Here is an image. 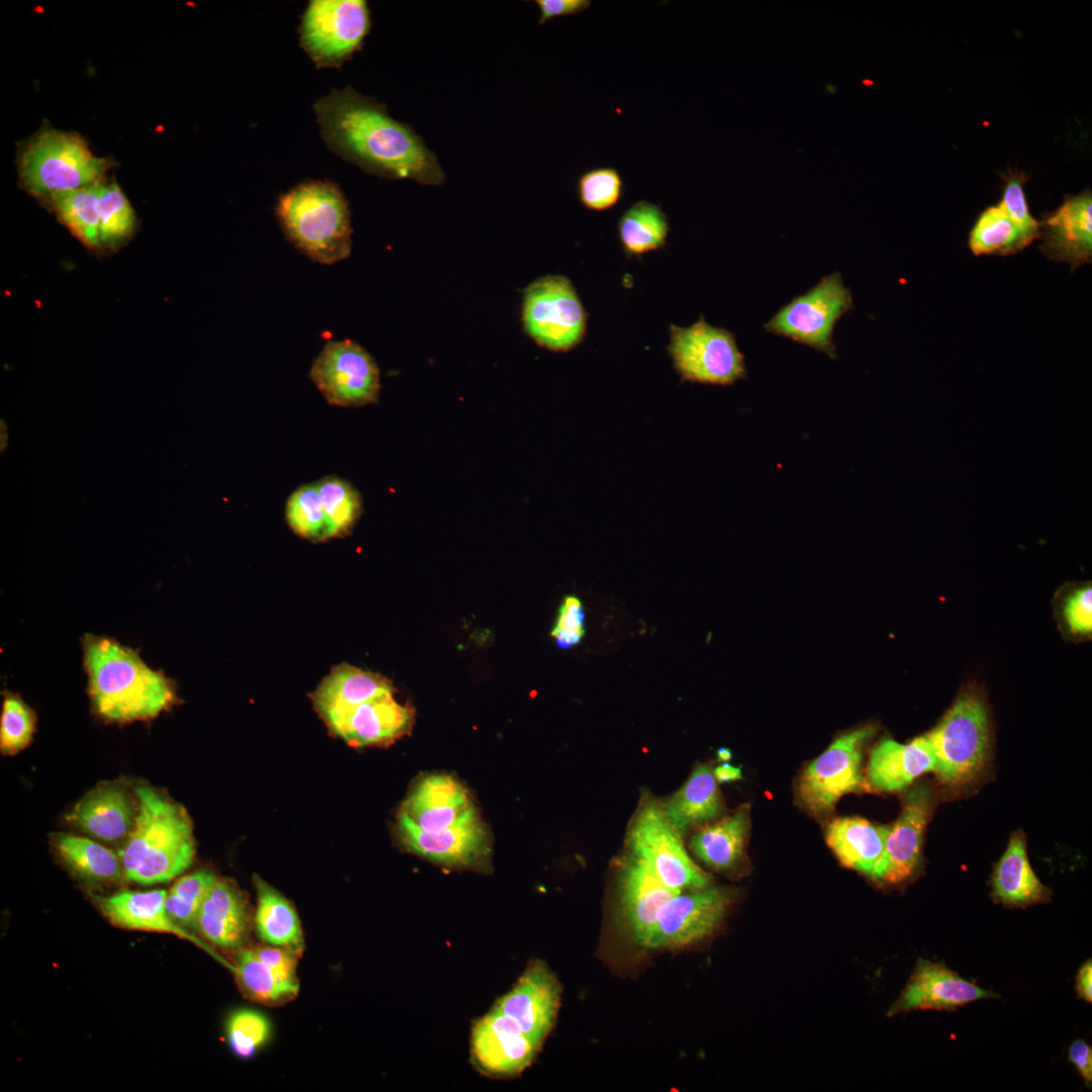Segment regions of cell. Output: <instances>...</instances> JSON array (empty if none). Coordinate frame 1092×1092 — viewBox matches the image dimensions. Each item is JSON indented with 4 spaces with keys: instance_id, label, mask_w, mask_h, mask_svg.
<instances>
[{
    "instance_id": "obj_54",
    "label": "cell",
    "mask_w": 1092,
    "mask_h": 1092,
    "mask_svg": "<svg viewBox=\"0 0 1092 1092\" xmlns=\"http://www.w3.org/2000/svg\"><path fill=\"white\" fill-rule=\"evenodd\" d=\"M717 783L733 782L741 779V770L728 762H723L713 770Z\"/></svg>"
},
{
    "instance_id": "obj_47",
    "label": "cell",
    "mask_w": 1092,
    "mask_h": 1092,
    "mask_svg": "<svg viewBox=\"0 0 1092 1092\" xmlns=\"http://www.w3.org/2000/svg\"><path fill=\"white\" fill-rule=\"evenodd\" d=\"M258 958L269 966L283 981L299 986L297 980V960L299 954L280 946L270 944L253 947Z\"/></svg>"
},
{
    "instance_id": "obj_21",
    "label": "cell",
    "mask_w": 1092,
    "mask_h": 1092,
    "mask_svg": "<svg viewBox=\"0 0 1092 1092\" xmlns=\"http://www.w3.org/2000/svg\"><path fill=\"white\" fill-rule=\"evenodd\" d=\"M559 1000L557 979L543 963L534 962L494 1007L515 1019L527 1035L542 1042L555 1022Z\"/></svg>"
},
{
    "instance_id": "obj_45",
    "label": "cell",
    "mask_w": 1092,
    "mask_h": 1092,
    "mask_svg": "<svg viewBox=\"0 0 1092 1092\" xmlns=\"http://www.w3.org/2000/svg\"><path fill=\"white\" fill-rule=\"evenodd\" d=\"M134 224L133 210L116 184L103 186L99 201V239L116 243L128 236Z\"/></svg>"
},
{
    "instance_id": "obj_2",
    "label": "cell",
    "mask_w": 1092,
    "mask_h": 1092,
    "mask_svg": "<svg viewBox=\"0 0 1092 1092\" xmlns=\"http://www.w3.org/2000/svg\"><path fill=\"white\" fill-rule=\"evenodd\" d=\"M88 694L94 711L112 722L149 720L176 701L174 682L153 670L138 651L96 635L83 639Z\"/></svg>"
},
{
    "instance_id": "obj_24",
    "label": "cell",
    "mask_w": 1092,
    "mask_h": 1092,
    "mask_svg": "<svg viewBox=\"0 0 1092 1092\" xmlns=\"http://www.w3.org/2000/svg\"><path fill=\"white\" fill-rule=\"evenodd\" d=\"M1039 225L1040 251L1051 260L1066 262L1071 270L1092 259V197L1088 191L1072 196Z\"/></svg>"
},
{
    "instance_id": "obj_39",
    "label": "cell",
    "mask_w": 1092,
    "mask_h": 1092,
    "mask_svg": "<svg viewBox=\"0 0 1092 1092\" xmlns=\"http://www.w3.org/2000/svg\"><path fill=\"white\" fill-rule=\"evenodd\" d=\"M327 520L328 537L348 534L362 512L359 492L348 481L328 476L316 482Z\"/></svg>"
},
{
    "instance_id": "obj_20",
    "label": "cell",
    "mask_w": 1092,
    "mask_h": 1092,
    "mask_svg": "<svg viewBox=\"0 0 1092 1092\" xmlns=\"http://www.w3.org/2000/svg\"><path fill=\"white\" fill-rule=\"evenodd\" d=\"M399 814L424 831L438 832L462 823L477 811L467 790L457 780L433 774L414 786Z\"/></svg>"
},
{
    "instance_id": "obj_15",
    "label": "cell",
    "mask_w": 1092,
    "mask_h": 1092,
    "mask_svg": "<svg viewBox=\"0 0 1092 1092\" xmlns=\"http://www.w3.org/2000/svg\"><path fill=\"white\" fill-rule=\"evenodd\" d=\"M397 834L407 850L445 867L484 870L489 861L490 837L478 814L438 832L424 831L399 814Z\"/></svg>"
},
{
    "instance_id": "obj_4",
    "label": "cell",
    "mask_w": 1092,
    "mask_h": 1092,
    "mask_svg": "<svg viewBox=\"0 0 1092 1092\" xmlns=\"http://www.w3.org/2000/svg\"><path fill=\"white\" fill-rule=\"evenodd\" d=\"M276 214L286 238L309 259L331 265L349 256V206L334 183H299L279 197Z\"/></svg>"
},
{
    "instance_id": "obj_36",
    "label": "cell",
    "mask_w": 1092,
    "mask_h": 1092,
    "mask_svg": "<svg viewBox=\"0 0 1092 1092\" xmlns=\"http://www.w3.org/2000/svg\"><path fill=\"white\" fill-rule=\"evenodd\" d=\"M234 975L244 995L255 1002L278 1005L296 997L299 986L283 981L262 962L253 947H241Z\"/></svg>"
},
{
    "instance_id": "obj_9",
    "label": "cell",
    "mask_w": 1092,
    "mask_h": 1092,
    "mask_svg": "<svg viewBox=\"0 0 1092 1092\" xmlns=\"http://www.w3.org/2000/svg\"><path fill=\"white\" fill-rule=\"evenodd\" d=\"M371 29L364 0H312L299 26L300 46L317 68H339L361 50Z\"/></svg>"
},
{
    "instance_id": "obj_51",
    "label": "cell",
    "mask_w": 1092,
    "mask_h": 1092,
    "mask_svg": "<svg viewBox=\"0 0 1092 1092\" xmlns=\"http://www.w3.org/2000/svg\"><path fill=\"white\" fill-rule=\"evenodd\" d=\"M1069 1060L1076 1067L1087 1087L1092 1084V1050L1083 1039H1077L1069 1048Z\"/></svg>"
},
{
    "instance_id": "obj_19",
    "label": "cell",
    "mask_w": 1092,
    "mask_h": 1092,
    "mask_svg": "<svg viewBox=\"0 0 1092 1092\" xmlns=\"http://www.w3.org/2000/svg\"><path fill=\"white\" fill-rule=\"evenodd\" d=\"M415 713L385 694L326 721L329 729L354 747L385 745L407 734Z\"/></svg>"
},
{
    "instance_id": "obj_37",
    "label": "cell",
    "mask_w": 1092,
    "mask_h": 1092,
    "mask_svg": "<svg viewBox=\"0 0 1092 1092\" xmlns=\"http://www.w3.org/2000/svg\"><path fill=\"white\" fill-rule=\"evenodd\" d=\"M1032 242L998 204L981 213L970 233L968 244L976 256H1008L1018 253Z\"/></svg>"
},
{
    "instance_id": "obj_50",
    "label": "cell",
    "mask_w": 1092,
    "mask_h": 1092,
    "mask_svg": "<svg viewBox=\"0 0 1092 1092\" xmlns=\"http://www.w3.org/2000/svg\"><path fill=\"white\" fill-rule=\"evenodd\" d=\"M584 613L580 601L572 596L566 597L559 610L558 619L553 629L575 630L584 633Z\"/></svg>"
},
{
    "instance_id": "obj_10",
    "label": "cell",
    "mask_w": 1092,
    "mask_h": 1092,
    "mask_svg": "<svg viewBox=\"0 0 1092 1092\" xmlns=\"http://www.w3.org/2000/svg\"><path fill=\"white\" fill-rule=\"evenodd\" d=\"M875 728L867 725L843 733L804 769L797 793L811 814L832 812L846 794L868 791L861 772L863 748Z\"/></svg>"
},
{
    "instance_id": "obj_27",
    "label": "cell",
    "mask_w": 1092,
    "mask_h": 1092,
    "mask_svg": "<svg viewBox=\"0 0 1092 1092\" xmlns=\"http://www.w3.org/2000/svg\"><path fill=\"white\" fill-rule=\"evenodd\" d=\"M750 829V806L743 804L732 814L698 827L690 839L693 853L710 869L728 876L746 870V844Z\"/></svg>"
},
{
    "instance_id": "obj_35",
    "label": "cell",
    "mask_w": 1092,
    "mask_h": 1092,
    "mask_svg": "<svg viewBox=\"0 0 1092 1092\" xmlns=\"http://www.w3.org/2000/svg\"><path fill=\"white\" fill-rule=\"evenodd\" d=\"M618 232L625 251L630 255H641L664 246L669 224L658 205L640 200L621 215Z\"/></svg>"
},
{
    "instance_id": "obj_55",
    "label": "cell",
    "mask_w": 1092,
    "mask_h": 1092,
    "mask_svg": "<svg viewBox=\"0 0 1092 1092\" xmlns=\"http://www.w3.org/2000/svg\"><path fill=\"white\" fill-rule=\"evenodd\" d=\"M718 757L721 761L727 762L731 758V752L727 748H720L718 750Z\"/></svg>"
},
{
    "instance_id": "obj_48",
    "label": "cell",
    "mask_w": 1092,
    "mask_h": 1092,
    "mask_svg": "<svg viewBox=\"0 0 1092 1092\" xmlns=\"http://www.w3.org/2000/svg\"><path fill=\"white\" fill-rule=\"evenodd\" d=\"M1065 616L1070 628L1081 634L1092 630V589L1086 586L1076 590L1066 602Z\"/></svg>"
},
{
    "instance_id": "obj_33",
    "label": "cell",
    "mask_w": 1092,
    "mask_h": 1092,
    "mask_svg": "<svg viewBox=\"0 0 1092 1092\" xmlns=\"http://www.w3.org/2000/svg\"><path fill=\"white\" fill-rule=\"evenodd\" d=\"M254 885L257 891L254 924L258 936L267 944L300 956L304 947L303 932L293 905L260 877H254Z\"/></svg>"
},
{
    "instance_id": "obj_1",
    "label": "cell",
    "mask_w": 1092,
    "mask_h": 1092,
    "mask_svg": "<svg viewBox=\"0 0 1092 1092\" xmlns=\"http://www.w3.org/2000/svg\"><path fill=\"white\" fill-rule=\"evenodd\" d=\"M313 110L328 148L365 172L426 185L444 182L437 156L423 139L375 99L347 86L318 99Z\"/></svg>"
},
{
    "instance_id": "obj_13",
    "label": "cell",
    "mask_w": 1092,
    "mask_h": 1092,
    "mask_svg": "<svg viewBox=\"0 0 1092 1092\" xmlns=\"http://www.w3.org/2000/svg\"><path fill=\"white\" fill-rule=\"evenodd\" d=\"M727 887L682 891L662 907L642 945L649 948H676L698 942L715 932L734 902Z\"/></svg>"
},
{
    "instance_id": "obj_43",
    "label": "cell",
    "mask_w": 1092,
    "mask_h": 1092,
    "mask_svg": "<svg viewBox=\"0 0 1092 1092\" xmlns=\"http://www.w3.org/2000/svg\"><path fill=\"white\" fill-rule=\"evenodd\" d=\"M623 179L617 169L600 167L584 172L577 181L580 203L592 211H606L623 196Z\"/></svg>"
},
{
    "instance_id": "obj_6",
    "label": "cell",
    "mask_w": 1092,
    "mask_h": 1092,
    "mask_svg": "<svg viewBox=\"0 0 1092 1092\" xmlns=\"http://www.w3.org/2000/svg\"><path fill=\"white\" fill-rule=\"evenodd\" d=\"M628 852L645 862L668 888L682 892L708 887L709 874L690 857L682 834L665 814L661 802L642 794L627 829Z\"/></svg>"
},
{
    "instance_id": "obj_26",
    "label": "cell",
    "mask_w": 1092,
    "mask_h": 1092,
    "mask_svg": "<svg viewBox=\"0 0 1092 1092\" xmlns=\"http://www.w3.org/2000/svg\"><path fill=\"white\" fill-rule=\"evenodd\" d=\"M252 926L249 902L231 881L216 879L204 897L196 917L195 929L209 942L220 947H243Z\"/></svg>"
},
{
    "instance_id": "obj_49",
    "label": "cell",
    "mask_w": 1092,
    "mask_h": 1092,
    "mask_svg": "<svg viewBox=\"0 0 1092 1092\" xmlns=\"http://www.w3.org/2000/svg\"><path fill=\"white\" fill-rule=\"evenodd\" d=\"M539 9V24L555 17L574 15L590 7L589 0H535Z\"/></svg>"
},
{
    "instance_id": "obj_30",
    "label": "cell",
    "mask_w": 1092,
    "mask_h": 1092,
    "mask_svg": "<svg viewBox=\"0 0 1092 1092\" xmlns=\"http://www.w3.org/2000/svg\"><path fill=\"white\" fill-rule=\"evenodd\" d=\"M992 896L1006 906L1027 907L1049 901L1051 892L1034 874L1026 853L1025 836L1011 834L992 874Z\"/></svg>"
},
{
    "instance_id": "obj_40",
    "label": "cell",
    "mask_w": 1092,
    "mask_h": 1092,
    "mask_svg": "<svg viewBox=\"0 0 1092 1092\" xmlns=\"http://www.w3.org/2000/svg\"><path fill=\"white\" fill-rule=\"evenodd\" d=\"M216 879L208 870L180 878L167 892L166 908L170 917L185 929H195L199 907Z\"/></svg>"
},
{
    "instance_id": "obj_18",
    "label": "cell",
    "mask_w": 1092,
    "mask_h": 1092,
    "mask_svg": "<svg viewBox=\"0 0 1092 1092\" xmlns=\"http://www.w3.org/2000/svg\"><path fill=\"white\" fill-rule=\"evenodd\" d=\"M998 997L941 963L919 959L907 985L887 1015L913 1010L949 1011L977 1000Z\"/></svg>"
},
{
    "instance_id": "obj_32",
    "label": "cell",
    "mask_w": 1092,
    "mask_h": 1092,
    "mask_svg": "<svg viewBox=\"0 0 1092 1092\" xmlns=\"http://www.w3.org/2000/svg\"><path fill=\"white\" fill-rule=\"evenodd\" d=\"M889 827L859 817L832 820L826 828V842L846 868L874 879L883 859Z\"/></svg>"
},
{
    "instance_id": "obj_28",
    "label": "cell",
    "mask_w": 1092,
    "mask_h": 1092,
    "mask_svg": "<svg viewBox=\"0 0 1092 1092\" xmlns=\"http://www.w3.org/2000/svg\"><path fill=\"white\" fill-rule=\"evenodd\" d=\"M138 812L125 790L117 785H103L83 797L67 816L82 831L104 841L128 837Z\"/></svg>"
},
{
    "instance_id": "obj_8",
    "label": "cell",
    "mask_w": 1092,
    "mask_h": 1092,
    "mask_svg": "<svg viewBox=\"0 0 1092 1092\" xmlns=\"http://www.w3.org/2000/svg\"><path fill=\"white\" fill-rule=\"evenodd\" d=\"M853 308L852 295L841 274L833 272L810 290L794 297L763 325L766 332L837 358L832 337L838 320Z\"/></svg>"
},
{
    "instance_id": "obj_53",
    "label": "cell",
    "mask_w": 1092,
    "mask_h": 1092,
    "mask_svg": "<svg viewBox=\"0 0 1092 1092\" xmlns=\"http://www.w3.org/2000/svg\"><path fill=\"white\" fill-rule=\"evenodd\" d=\"M584 633L575 630H557L552 629L551 636L556 639V643L560 648H568L577 644L582 638Z\"/></svg>"
},
{
    "instance_id": "obj_16",
    "label": "cell",
    "mask_w": 1092,
    "mask_h": 1092,
    "mask_svg": "<svg viewBox=\"0 0 1092 1092\" xmlns=\"http://www.w3.org/2000/svg\"><path fill=\"white\" fill-rule=\"evenodd\" d=\"M934 805L931 790L916 785L903 796L902 810L889 827L883 859L874 880L900 884L910 879L918 869L926 825Z\"/></svg>"
},
{
    "instance_id": "obj_44",
    "label": "cell",
    "mask_w": 1092,
    "mask_h": 1092,
    "mask_svg": "<svg viewBox=\"0 0 1092 1092\" xmlns=\"http://www.w3.org/2000/svg\"><path fill=\"white\" fill-rule=\"evenodd\" d=\"M270 1022L260 1012L241 1009L226 1022V1036L232 1051L241 1058L252 1057L269 1038Z\"/></svg>"
},
{
    "instance_id": "obj_31",
    "label": "cell",
    "mask_w": 1092,
    "mask_h": 1092,
    "mask_svg": "<svg viewBox=\"0 0 1092 1092\" xmlns=\"http://www.w3.org/2000/svg\"><path fill=\"white\" fill-rule=\"evenodd\" d=\"M661 805L682 835L693 828L718 820L724 811L713 770L705 763L696 765L681 787Z\"/></svg>"
},
{
    "instance_id": "obj_46",
    "label": "cell",
    "mask_w": 1092,
    "mask_h": 1092,
    "mask_svg": "<svg viewBox=\"0 0 1092 1092\" xmlns=\"http://www.w3.org/2000/svg\"><path fill=\"white\" fill-rule=\"evenodd\" d=\"M1023 185V175L1008 177L999 205L1010 219L1034 241L1040 237V229L1028 210Z\"/></svg>"
},
{
    "instance_id": "obj_25",
    "label": "cell",
    "mask_w": 1092,
    "mask_h": 1092,
    "mask_svg": "<svg viewBox=\"0 0 1092 1092\" xmlns=\"http://www.w3.org/2000/svg\"><path fill=\"white\" fill-rule=\"evenodd\" d=\"M934 769L935 757L926 734L908 743L884 738L871 751L864 783L868 791L898 792Z\"/></svg>"
},
{
    "instance_id": "obj_17",
    "label": "cell",
    "mask_w": 1092,
    "mask_h": 1092,
    "mask_svg": "<svg viewBox=\"0 0 1092 1092\" xmlns=\"http://www.w3.org/2000/svg\"><path fill=\"white\" fill-rule=\"evenodd\" d=\"M542 1042L527 1035L518 1022L496 1007L473 1026L472 1056L484 1073L513 1076L533 1061Z\"/></svg>"
},
{
    "instance_id": "obj_22",
    "label": "cell",
    "mask_w": 1092,
    "mask_h": 1092,
    "mask_svg": "<svg viewBox=\"0 0 1092 1092\" xmlns=\"http://www.w3.org/2000/svg\"><path fill=\"white\" fill-rule=\"evenodd\" d=\"M166 896L167 892L165 890L157 889L145 892L124 890L106 897L97 896L95 902L102 914L112 924L131 930L155 931L176 935L199 946L223 967L235 973L234 965H231L206 942L192 935L170 917L166 908Z\"/></svg>"
},
{
    "instance_id": "obj_41",
    "label": "cell",
    "mask_w": 1092,
    "mask_h": 1092,
    "mask_svg": "<svg viewBox=\"0 0 1092 1092\" xmlns=\"http://www.w3.org/2000/svg\"><path fill=\"white\" fill-rule=\"evenodd\" d=\"M289 527L298 536L310 541H325L328 537L327 520L316 483L298 487L286 504Z\"/></svg>"
},
{
    "instance_id": "obj_52",
    "label": "cell",
    "mask_w": 1092,
    "mask_h": 1092,
    "mask_svg": "<svg viewBox=\"0 0 1092 1092\" xmlns=\"http://www.w3.org/2000/svg\"><path fill=\"white\" fill-rule=\"evenodd\" d=\"M1076 992L1080 999L1088 1003L1092 1001V962L1087 960L1079 969L1076 976Z\"/></svg>"
},
{
    "instance_id": "obj_11",
    "label": "cell",
    "mask_w": 1092,
    "mask_h": 1092,
    "mask_svg": "<svg viewBox=\"0 0 1092 1092\" xmlns=\"http://www.w3.org/2000/svg\"><path fill=\"white\" fill-rule=\"evenodd\" d=\"M668 352L685 380L731 385L746 375L735 336L709 325L703 315L690 327L671 325Z\"/></svg>"
},
{
    "instance_id": "obj_14",
    "label": "cell",
    "mask_w": 1092,
    "mask_h": 1092,
    "mask_svg": "<svg viewBox=\"0 0 1092 1092\" xmlns=\"http://www.w3.org/2000/svg\"><path fill=\"white\" fill-rule=\"evenodd\" d=\"M310 378L334 405L362 406L378 400V366L363 347L350 340L328 342L312 363Z\"/></svg>"
},
{
    "instance_id": "obj_7",
    "label": "cell",
    "mask_w": 1092,
    "mask_h": 1092,
    "mask_svg": "<svg viewBox=\"0 0 1092 1092\" xmlns=\"http://www.w3.org/2000/svg\"><path fill=\"white\" fill-rule=\"evenodd\" d=\"M926 736L934 757V772L946 785L974 781L984 768L990 750L989 720L982 699L961 695Z\"/></svg>"
},
{
    "instance_id": "obj_38",
    "label": "cell",
    "mask_w": 1092,
    "mask_h": 1092,
    "mask_svg": "<svg viewBox=\"0 0 1092 1092\" xmlns=\"http://www.w3.org/2000/svg\"><path fill=\"white\" fill-rule=\"evenodd\" d=\"M103 186L87 187L52 194L54 207L62 220L86 244L99 239V201Z\"/></svg>"
},
{
    "instance_id": "obj_42",
    "label": "cell",
    "mask_w": 1092,
    "mask_h": 1092,
    "mask_svg": "<svg viewBox=\"0 0 1092 1092\" xmlns=\"http://www.w3.org/2000/svg\"><path fill=\"white\" fill-rule=\"evenodd\" d=\"M36 717L17 696L5 693L0 723V749L13 755L25 748L32 739Z\"/></svg>"
},
{
    "instance_id": "obj_29",
    "label": "cell",
    "mask_w": 1092,
    "mask_h": 1092,
    "mask_svg": "<svg viewBox=\"0 0 1092 1092\" xmlns=\"http://www.w3.org/2000/svg\"><path fill=\"white\" fill-rule=\"evenodd\" d=\"M385 694H394L386 677L342 663L321 681L311 694V701L314 710L326 722L337 714Z\"/></svg>"
},
{
    "instance_id": "obj_23",
    "label": "cell",
    "mask_w": 1092,
    "mask_h": 1092,
    "mask_svg": "<svg viewBox=\"0 0 1092 1092\" xmlns=\"http://www.w3.org/2000/svg\"><path fill=\"white\" fill-rule=\"evenodd\" d=\"M679 891L665 886L642 860L628 852L619 872V908L634 939L643 944L664 904Z\"/></svg>"
},
{
    "instance_id": "obj_5",
    "label": "cell",
    "mask_w": 1092,
    "mask_h": 1092,
    "mask_svg": "<svg viewBox=\"0 0 1092 1092\" xmlns=\"http://www.w3.org/2000/svg\"><path fill=\"white\" fill-rule=\"evenodd\" d=\"M110 160L92 155L77 134L43 130L19 156L23 185L36 195H52L98 184Z\"/></svg>"
},
{
    "instance_id": "obj_3",
    "label": "cell",
    "mask_w": 1092,
    "mask_h": 1092,
    "mask_svg": "<svg viewBox=\"0 0 1092 1092\" xmlns=\"http://www.w3.org/2000/svg\"><path fill=\"white\" fill-rule=\"evenodd\" d=\"M138 812L119 858L127 880L142 885L169 882L193 862L191 821L177 803L150 786L134 789Z\"/></svg>"
},
{
    "instance_id": "obj_34",
    "label": "cell",
    "mask_w": 1092,
    "mask_h": 1092,
    "mask_svg": "<svg viewBox=\"0 0 1092 1092\" xmlns=\"http://www.w3.org/2000/svg\"><path fill=\"white\" fill-rule=\"evenodd\" d=\"M54 845L63 861L86 880L111 883L125 877L119 855L89 838L59 834Z\"/></svg>"
},
{
    "instance_id": "obj_12",
    "label": "cell",
    "mask_w": 1092,
    "mask_h": 1092,
    "mask_svg": "<svg viewBox=\"0 0 1092 1092\" xmlns=\"http://www.w3.org/2000/svg\"><path fill=\"white\" fill-rule=\"evenodd\" d=\"M523 323L538 345L567 351L581 342L586 314L571 282L560 275H549L526 289Z\"/></svg>"
}]
</instances>
